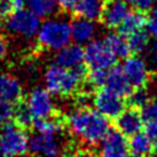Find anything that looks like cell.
Here are the masks:
<instances>
[{"label": "cell", "mask_w": 157, "mask_h": 157, "mask_svg": "<svg viewBox=\"0 0 157 157\" xmlns=\"http://www.w3.org/2000/svg\"><path fill=\"white\" fill-rule=\"evenodd\" d=\"M130 6L136 9L137 11L146 12V11H152L157 6V0H128Z\"/></svg>", "instance_id": "obj_31"}, {"label": "cell", "mask_w": 157, "mask_h": 157, "mask_svg": "<svg viewBox=\"0 0 157 157\" xmlns=\"http://www.w3.org/2000/svg\"><path fill=\"white\" fill-rule=\"evenodd\" d=\"M36 38L43 49L58 52L72 40L71 22L63 17L45 18L40 23Z\"/></svg>", "instance_id": "obj_3"}, {"label": "cell", "mask_w": 157, "mask_h": 157, "mask_svg": "<svg viewBox=\"0 0 157 157\" xmlns=\"http://www.w3.org/2000/svg\"><path fill=\"white\" fill-rule=\"evenodd\" d=\"M29 151V137L16 123H7L0 129V157H23Z\"/></svg>", "instance_id": "obj_4"}, {"label": "cell", "mask_w": 157, "mask_h": 157, "mask_svg": "<svg viewBox=\"0 0 157 157\" xmlns=\"http://www.w3.org/2000/svg\"><path fill=\"white\" fill-rule=\"evenodd\" d=\"M92 104L98 113L108 119H115L125 109L124 97L117 94L108 88L98 90L93 94Z\"/></svg>", "instance_id": "obj_8"}, {"label": "cell", "mask_w": 157, "mask_h": 157, "mask_svg": "<svg viewBox=\"0 0 157 157\" xmlns=\"http://www.w3.org/2000/svg\"><path fill=\"white\" fill-rule=\"evenodd\" d=\"M26 7L36 16H38L40 20H45L52 17L56 12L59 5L56 0H27Z\"/></svg>", "instance_id": "obj_21"}, {"label": "cell", "mask_w": 157, "mask_h": 157, "mask_svg": "<svg viewBox=\"0 0 157 157\" xmlns=\"http://www.w3.org/2000/svg\"><path fill=\"white\" fill-rule=\"evenodd\" d=\"M13 11L12 0H0V18H7Z\"/></svg>", "instance_id": "obj_34"}, {"label": "cell", "mask_w": 157, "mask_h": 157, "mask_svg": "<svg viewBox=\"0 0 157 157\" xmlns=\"http://www.w3.org/2000/svg\"><path fill=\"white\" fill-rule=\"evenodd\" d=\"M26 104L34 119L55 117L56 107L53 94L45 87H34L26 98Z\"/></svg>", "instance_id": "obj_7"}, {"label": "cell", "mask_w": 157, "mask_h": 157, "mask_svg": "<svg viewBox=\"0 0 157 157\" xmlns=\"http://www.w3.org/2000/svg\"><path fill=\"white\" fill-rule=\"evenodd\" d=\"M87 69L83 64L74 69H65L54 63L44 70V86L53 96H71L78 91L82 80L87 77Z\"/></svg>", "instance_id": "obj_2"}, {"label": "cell", "mask_w": 157, "mask_h": 157, "mask_svg": "<svg viewBox=\"0 0 157 157\" xmlns=\"http://www.w3.org/2000/svg\"><path fill=\"white\" fill-rule=\"evenodd\" d=\"M117 56L104 40L92 39L85 47V64L90 70H109L115 65Z\"/></svg>", "instance_id": "obj_6"}, {"label": "cell", "mask_w": 157, "mask_h": 157, "mask_svg": "<svg viewBox=\"0 0 157 157\" xmlns=\"http://www.w3.org/2000/svg\"><path fill=\"white\" fill-rule=\"evenodd\" d=\"M147 18L145 16L144 12L141 11H134V12H129L128 16L125 17V20L121 22V25L119 26V32L123 33L125 37L136 33L139 31H142L146 26H147Z\"/></svg>", "instance_id": "obj_19"}, {"label": "cell", "mask_w": 157, "mask_h": 157, "mask_svg": "<svg viewBox=\"0 0 157 157\" xmlns=\"http://www.w3.org/2000/svg\"><path fill=\"white\" fill-rule=\"evenodd\" d=\"M103 7V0H80L75 9V12L78 17L97 21L102 17Z\"/></svg>", "instance_id": "obj_20"}, {"label": "cell", "mask_w": 157, "mask_h": 157, "mask_svg": "<svg viewBox=\"0 0 157 157\" xmlns=\"http://www.w3.org/2000/svg\"><path fill=\"white\" fill-rule=\"evenodd\" d=\"M129 147H130V152L134 156H139V157H148L155 151V147L150 141V139L147 137V135L141 132L130 137Z\"/></svg>", "instance_id": "obj_22"}, {"label": "cell", "mask_w": 157, "mask_h": 157, "mask_svg": "<svg viewBox=\"0 0 157 157\" xmlns=\"http://www.w3.org/2000/svg\"><path fill=\"white\" fill-rule=\"evenodd\" d=\"M128 97H129L130 107H134V108H137V109L142 108L151 99L150 93L146 90V86L145 87H136L135 90H132L130 92V94Z\"/></svg>", "instance_id": "obj_26"}, {"label": "cell", "mask_w": 157, "mask_h": 157, "mask_svg": "<svg viewBox=\"0 0 157 157\" xmlns=\"http://www.w3.org/2000/svg\"><path fill=\"white\" fill-rule=\"evenodd\" d=\"M32 126L36 131L45 132V134H60V131L63 129L61 121L58 120L55 117L34 119Z\"/></svg>", "instance_id": "obj_23"}, {"label": "cell", "mask_w": 157, "mask_h": 157, "mask_svg": "<svg viewBox=\"0 0 157 157\" xmlns=\"http://www.w3.org/2000/svg\"><path fill=\"white\" fill-rule=\"evenodd\" d=\"M39 27L40 18L25 7L15 10L6 18L5 25V28L7 29L9 33L28 40L37 37Z\"/></svg>", "instance_id": "obj_5"}, {"label": "cell", "mask_w": 157, "mask_h": 157, "mask_svg": "<svg viewBox=\"0 0 157 157\" xmlns=\"http://www.w3.org/2000/svg\"><path fill=\"white\" fill-rule=\"evenodd\" d=\"M107 71L108 70H91L87 75L90 85L93 87H103L107 78Z\"/></svg>", "instance_id": "obj_29"}, {"label": "cell", "mask_w": 157, "mask_h": 157, "mask_svg": "<svg viewBox=\"0 0 157 157\" xmlns=\"http://www.w3.org/2000/svg\"><path fill=\"white\" fill-rule=\"evenodd\" d=\"M2 29H4V25H2V18H0V34H1Z\"/></svg>", "instance_id": "obj_41"}, {"label": "cell", "mask_w": 157, "mask_h": 157, "mask_svg": "<svg viewBox=\"0 0 157 157\" xmlns=\"http://www.w3.org/2000/svg\"><path fill=\"white\" fill-rule=\"evenodd\" d=\"M129 12L130 4L128 0H108L104 4L101 21L107 28H119Z\"/></svg>", "instance_id": "obj_12"}, {"label": "cell", "mask_w": 157, "mask_h": 157, "mask_svg": "<svg viewBox=\"0 0 157 157\" xmlns=\"http://www.w3.org/2000/svg\"><path fill=\"white\" fill-rule=\"evenodd\" d=\"M155 157H157V156H155Z\"/></svg>", "instance_id": "obj_43"}, {"label": "cell", "mask_w": 157, "mask_h": 157, "mask_svg": "<svg viewBox=\"0 0 157 157\" xmlns=\"http://www.w3.org/2000/svg\"><path fill=\"white\" fill-rule=\"evenodd\" d=\"M65 125L72 136L87 146L98 145L110 130L108 118L90 108L72 109L65 117Z\"/></svg>", "instance_id": "obj_1"}, {"label": "cell", "mask_w": 157, "mask_h": 157, "mask_svg": "<svg viewBox=\"0 0 157 157\" xmlns=\"http://www.w3.org/2000/svg\"><path fill=\"white\" fill-rule=\"evenodd\" d=\"M144 117L137 108L130 107L124 109L117 118H115V126L117 129L124 134L126 137H131L144 129Z\"/></svg>", "instance_id": "obj_13"}, {"label": "cell", "mask_w": 157, "mask_h": 157, "mask_svg": "<svg viewBox=\"0 0 157 157\" xmlns=\"http://www.w3.org/2000/svg\"><path fill=\"white\" fill-rule=\"evenodd\" d=\"M141 114L145 120H157V97L151 98L142 108Z\"/></svg>", "instance_id": "obj_28"}, {"label": "cell", "mask_w": 157, "mask_h": 157, "mask_svg": "<svg viewBox=\"0 0 157 157\" xmlns=\"http://www.w3.org/2000/svg\"><path fill=\"white\" fill-rule=\"evenodd\" d=\"M55 63L65 69H74L85 61V49L77 43H69L55 52Z\"/></svg>", "instance_id": "obj_14"}, {"label": "cell", "mask_w": 157, "mask_h": 157, "mask_svg": "<svg viewBox=\"0 0 157 157\" xmlns=\"http://www.w3.org/2000/svg\"><path fill=\"white\" fill-rule=\"evenodd\" d=\"M92 98H93V96H91L88 91L77 93L76 97H75L76 108H88L90 103L92 102Z\"/></svg>", "instance_id": "obj_33"}, {"label": "cell", "mask_w": 157, "mask_h": 157, "mask_svg": "<svg viewBox=\"0 0 157 157\" xmlns=\"http://www.w3.org/2000/svg\"><path fill=\"white\" fill-rule=\"evenodd\" d=\"M146 28H147L148 36H150L153 40H157V18L151 17V18L147 21Z\"/></svg>", "instance_id": "obj_36"}, {"label": "cell", "mask_w": 157, "mask_h": 157, "mask_svg": "<svg viewBox=\"0 0 157 157\" xmlns=\"http://www.w3.org/2000/svg\"><path fill=\"white\" fill-rule=\"evenodd\" d=\"M108 48L112 50V53L120 59H125L130 54V47L128 43V38L120 33V32H109L105 34L104 39Z\"/></svg>", "instance_id": "obj_18"}, {"label": "cell", "mask_w": 157, "mask_h": 157, "mask_svg": "<svg viewBox=\"0 0 157 157\" xmlns=\"http://www.w3.org/2000/svg\"><path fill=\"white\" fill-rule=\"evenodd\" d=\"M121 69L134 88L145 87L151 77V67L146 59L139 55L126 56L121 65Z\"/></svg>", "instance_id": "obj_9"}, {"label": "cell", "mask_w": 157, "mask_h": 157, "mask_svg": "<svg viewBox=\"0 0 157 157\" xmlns=\"http://www.w3.org/2000/svg\"><path fill=\"white\" fill-rule=\"evenodd\" d=\"M13 109L12 103L0 96V126L11 121L13 118Z\"/></svg>", "instance_id": "obj_27"}, {"label": "cell", "mask_w": 157, "mask_h": 157, "mask_svg": "<svg viewBox=\"0 0 157 157\" xmlns=\"http://www.w3.org/2000/svg\"><path fill=\"white\" fill-rule=\"evenodd\" d=\"M132 157H139V156H132Z\"/></svg>", "instance_id": "obj_42"}, {"label": "cell", "mask_w": 157, "mask_h": 157, "mask_svg": "<svg viewBox=\"0 0 157 157\" xmlns=\"http://www.w3.org/2000/svg\"><path fill=\"white\" fill-rule=\"evenodd\" d=\"M26 1H27V0H12V4H13L15 10L23 9V7L26 6Z\"/></svg>", "instance_id": "obj_39"}, {"label": "cell", "mask_w": 157, "mask_h": 157, "mask_svg": "<svg viewBox=\"0 0 157 157\" xmlns=\"http://www.w3.org/2000/svg\"><path fill=\"white\" fill-rule=\"evenodd\" d=\"M128 38V43L130 47V50L134 53H144L150 43V37L148 33L142 31H139L136 33H132L130 36L126 37Z\"/></svg>", "instance_id": "obj_24"}, {"label": "cell", "mask_w": 157, "mask_h": 157, "mask_svg": "<svg viewBox=\"0 0 157 157\" xmlns=\"http://www.w3.org/2000/svg\"><path fill=\"white\" fill-rule=\"evenodd\" d=\"M145 53V59L151 69L157 70V40H152L148 43Z\"/></svg>", "instance_id": "obj_30"}, {"label": "cell", "mask_w": 157, "mask_h": 157, "mask_svg": "<svg viewBox=\"0 0 157 157\" xmlns=\"http://www.w3.org/2000/svg\"><path fill=\"white\" fill-rule=\"evenodd\" d=\"M59 134H45L36 131L29 137V151L33 156L40 157H59L63 151V145L58 139Z\"/></svg>", "instance_id": "obj_10"}, {"label": "cell", "mask_w": 157, "mask_h": 157, "mask_svg": "<svg viewBox=\"0 0 157 157\" xmlns=\"http://www.w3.org/2000/svg\"><path fill=\"white\" fill-rule=\"evenodd\" d=\"M98 157H130V147L126 136L118 129H110L99 142Z\"/></svg>", "instance_id": "obj_11"}, {"label": "cell", "mask_w": 157, "mask_h": 157, "mask_svg": "<svg viewBox=\"0 0 157 157\" xmlns=\"http://www.w3.org/2000/svg\"><path fill=\"white\" fill-rule=\"evenodd\" d=\"M7 52H9V44H7V40L0 36V60H2L6 55H7Z\"/></svg>", "instance_id": "obj_38"}, {"label": "cell", "mask_w": 157, "mask_h": 157, "mask_svg": "<svg viewBox=\"0 0 157 157\" xmlns=\"http://www.w3.org/2000/svg\"><path fill=\"white\" fill-rule=\"evenodd\" d=\"M13 119H15V123L23 129L31 126L33 124V120H34L27 104L21 103V102H18V104L13 109Z\"/></svg>", "instance_id": "obj_25"}, {"label": "cell", "mask_w": 157, "mask_h": 157, "mask_svg": "<svg viewBox=\"0 0 157 157\" xmlns=\"http://www.w3.org/2000/svg\"><path fill=\"white\" fill-rule=\"evenodd\" d=\"M104 87L115 92L121 97H126L132 91V86L125 76L121 66H113L107 71V78Z\"/></svg>", "instance_id": "obj_15"}, {"label": "cell", "mask_w": 157, "mask_h": 157, "mask_svg": "<svg viewBox=\"0 0 157 157\" xmlns=\"http://www.w3.org/2000/svg\"><path fill=\"white\" fill-rule=\"evenodd\" d=\"M59 9H61L65 12H70V11H75L77 4L80 0H56Z\"/></svg>", "instance_id": "obj_35"}, {"label": "cell", "mask_w": 157, "mask_h": 157, "mask_svg": "<svg viewBox=\"0 0 157 157\" xmlns=\"http://www.w3.org/2000/svg\"><path fill=\"white\" fill-rule=\"evenodd\" d=\"M71 157H98V156H96L91 150H88V148H78V150H76L74 153H72V156Z\"/></svg>", "instance_id": "obj_37"}, {"label": "cell", "mask_w": 157, "mask_h": 157, "mask_svg": "<svg viewBox=\"0 0 157 157\" xmlns=\"http://www.w3.org/2000/svg\"><path fill=\"white\" fill-rule=\"evenodd\" d=\"M144 129H145V134L152 142L155 150H157V120H148L145 124Z\"/></svg>", "instance_id": "obj_32"}, {"label": "cell", "mask_w": 157, "mask_h": 157, "mask_svg": "<svg viewBox=\"0 0 157 157\" xmlns=\"http://www.w3.org/2000/svg\"><path fill=\"white\" fill-rule=\"evenodd\" d=\"M23 94V87L21 82L6 74H0V96L11 103H18Z\"/></svg>", "instance_id": "obj_17"}, {"label": "cell", "mask_w": 157, "mask_h": 157, "mask_svg": "<svg viewBox=\"0 0 157 157\" xmlns=\"http://www.w3.org/2000/svg\"><path fill=\"white\" fill-rule=\"evenodd\" d=\"M151 17H153V18H157V6L152 10V16Z\"/></svg>", "instance_id": "obj_40"}, {"label": "cell", "mask_w": 157, "mask_h": 157, "mask_svg": "<svg viewBox=\"0 0 157 157\" xmlns=\"http://www.w3.org/2000/svg\"><path fill=\"white\" fill-rule=\"evenodd\" d=\"M96 32H97V27H96L94 21L77 16V18H75L71 22L72 40L80 45L87 44L88 42H91L94 38Z\"/></svg>", "instance_id": "obj_16"}]
</instances>
